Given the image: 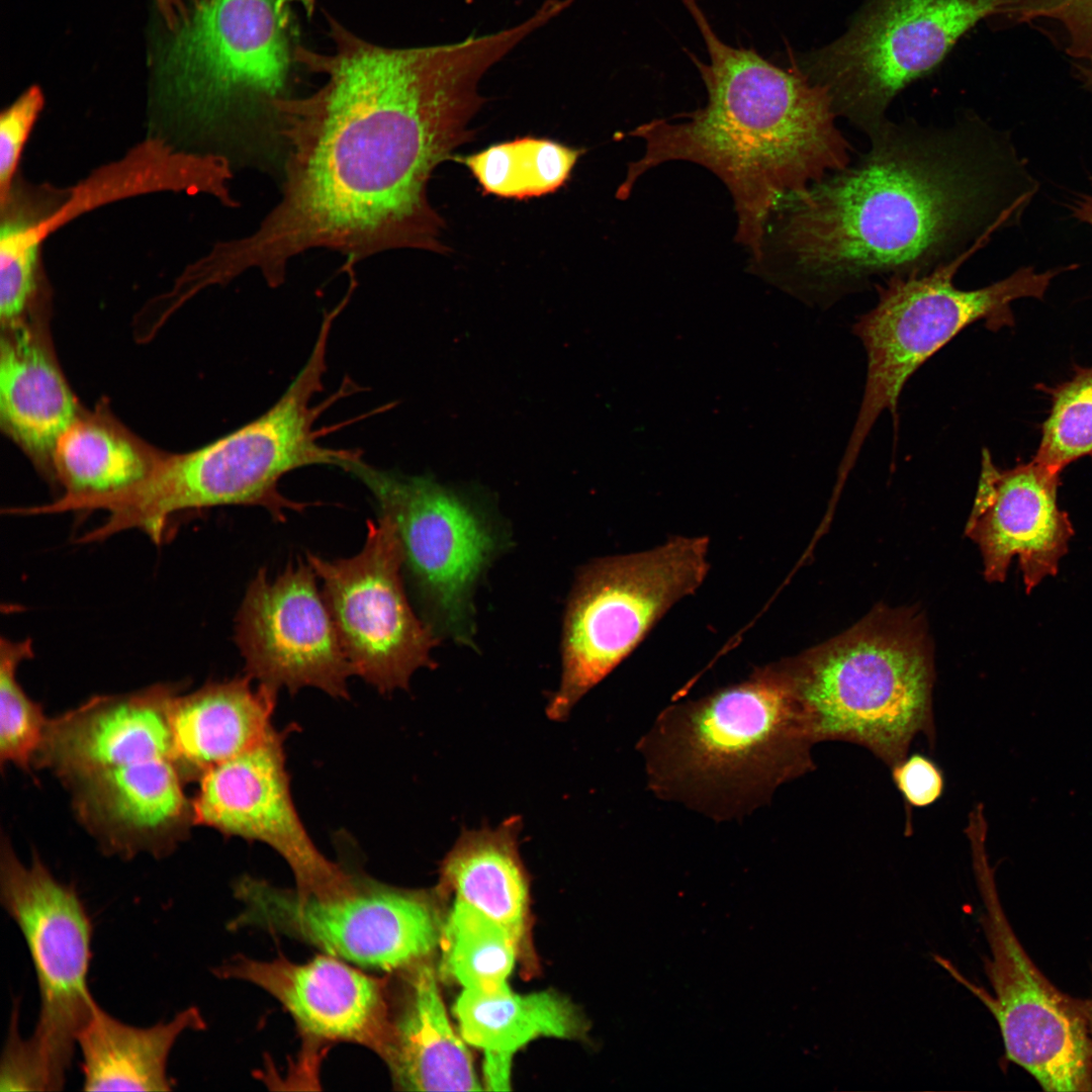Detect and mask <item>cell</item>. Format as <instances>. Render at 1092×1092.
I'll list each match as a JSON object with an SVG mask.
<instances>
[{
	"mask_svg": "<svg viewBox=\"0 0 1092 1092\" xmlns=\"http://www.w3.org/2000/svg\"><path fill=\"white\" fill-rule=\"evenodd\" d=\"M868 136L855 162L785 197L767 224L759 263L821 307L974 255L1038 189L1009 133L977 115L888 119Z\"/></svg>",
	"mask_w": 1092,
	"mask_h": 1092,
	"instance_id": "2",
	"label": "cell"
},
{
	"mask_svg": "<svg viewBox=\"0 0 1092 1092\" xmlns=\"http://www.w3.org/2000/svg\"><path fill=\"white\" fill-rule=\"evenodd\" d=\"M177 694L160 684L96 696L48 721L33 763L62 782L107 853L165 856L195 824L171 726Z\"/></svg>",
	"mask_w": 1092,
	"mask_h": 1092,
	"instance_id": "4",
	"label": "cell"
},
{
	"mask_svg": "<svg viewBox=\"0 0 1092 1092\" xmlns=\"http://www.w3.org/2000/svg\"><path fill=\"white\" fill-rule=\"evenodd\" d=\"M201 1026L195 1008L178 1013L169 1022L136 1027L114 1018L96 1004L77 1038L83 1058V1089L171 1090L167 1076L170 1052L185 1030Z\"/></svg>",
	"mask_w": 1092,
	"mask_h": 1092,
	"instance_id": "26",
	"label": "cell"
},
{
	"mask_svg": "<svg viewBox=\"0 0 1092 1092\" xmlns=\"http://www.w3.org/2000/svg\"><path fill=\"white\" fill-rule=\"evenodd\" d=\"M33 656L32 641L1 638L0 757L2 762L29 768L41 744L49 719L17 679L21 662Z\"/></svg>",
	"mask_w": 1092,
	"mask_h": 1092,
	"instance_id": "31",
	"label": "cell"
},
{
	"mask_svg": "<svg viewBox=\"0 0 1092 1092\" xmlns=\"http://www.w3.org/2000/svg\"><path fill=\"white\" fill-rule=\"evenodd\" d=\"M332 54L296 48L324 73L303 98L274 101L286 146L281 198L250 235L223 245L236 276L275 288L291 259L336 251L355 265L395 249L444 253V221L428 198L433 171L473 136L481 77L516 46L506 29L450 44L387 49L330 19Z\"/></svg>",
	"mask_w": 1092,
	"mask_h": 1092,
	"instance_id": "1",
	"label": "cell"
},
{
	"mask_svg": "<svg viewBox=\"0 0 1092 1092\" xmlns=\"http://www.w3.org/2000/svg\"><path fill=\"white\" fill-rule=\"evenodd\" d=\"M40 313L2 328L0 424L39 472L56 484L53 455L81 406L54 353Z\"/></svg>",
	"mask_w": 1092,
	"mask_h": 1092,
	"instance_id": "21",
	"label": "cell"
},
{
	"mask_svg": "<svg viewBox=\"0 0 1092 1092\" xmlns=\"http://www.w3.org/2000/svg\"><path fill=\"white\" fill-rule=\"evenodd\" d=\"M194 0H154L163 25L168 26L181 14L185 6Z\"/></svg>",
	"mask_w": 1092,
	"mask_h": 1092,
	"instance_id": "36",
	"label": "cell"
},
{
	"mask_svg": "<svg viewBox=\"0 0 1092 1092\" xmlns=\"http://www.w3.org/2000/svg\"><path fill=\"white\" fill-rule=\"evenodd\" d=\"M1042 390L1052 405L1033 460L1061 474L1072 462L1092 456V366L1076 367L1071 379Z\"/></svg>",
	"mask_w": 1092,
	"mask_h": 1092,
	"instance_id": "30",
	"label": "cell"
},
{
	"mask_svg": "<svg viewBox=\"0 0 1092 1092\" xmlns=\"http://www.w3.org/2000/svg\"><path fill=\"white\" fill-rule=\"evenodd\" d=\"M972 256L959 257L926 274L893 276L875 286L877 303L856 318L851 330L864 349L867 374L840 473H847L855 463L884 412L897 420L905 384L937 351L977 322H985L993 331L1013 325L1012 302L1042 299L1054 278L1077 268L1069 265L1038 272L1024 266L987 286L958 288L954 276Z\"/></svg>",
	"mask_w": 1092,
	"mask_h": 1092,
	"instance_id": "9",
	"label": "cell"
},
{
	"mask_svg": "<svg viewBox=\"0 0 1092 1092\" xmlns=\"http://www.w3.org/2000/svg\"><path fill=\"white\" fill-rule=\"evenodd\" d=\"M1070 209L1077 220L1092 228V193L1076 196L1070 204Z\"/></svg>",
	"mask_w": 1092,
	"mask_h": 1092,
	"instance_id": "37",
	"label": "cell"
},
{
	"mask_svg": "<svg viewBox=\"0 0 1092 1092\" xmlns=\"http://www.w3.org/2000/svg\"><path fill=\"white\" fill-rule=\"evenodd\" d=\"M1059 485L1060 473L1033 459L1001 469L983 448L966 533L979 545L988 581H1003L1015 556L1027 594L1057 574L1074 535L1069 515L1058 505Z\"/></svg>",
	"mask_w": 1092,
	"mask_h": 1092,
	"instance_id": "19",
	"label": "cell"
},
{
	"mask_svg": "<svg viewBox=\"0 0 1092 1092\" xmlns=\"http://www.w3.org/2000/svg\"><path fill=\"white\" fill-rule=\"evenodd\" d=\"M1076 69L1078 79L1092 95V60H1089L1086 64L1077 65Z\"/></svg>",
	"mask_w": 1092,
	"mask_h": 1092,
	"instance_id": "38",
	"label": "cell"
},
{
	"mask_svg": "<svg viewBox=\"0 0 1092 1092\" xmlns=\"http://www.w3.org/2000/svg\"><path fill=\"white\" fill-rule=\"evenodd\" d=\"M316 577L301 560L275 579L260 569L237 614L235 642L246 674L258 684L348 698L353 672Z\"/></svg>",
	"mask_w": 1092,
	"mask_h": 1092,
	"instance_id": "18",
	"label": "cell"
},
{
	"mask_svg": "<svg viewBox=\"0 0 1092 1092\" xmlns=\"http://www.w3.org/2000/svg\"><path fill=\"white\" fill-rule=\"evenodd\" d=\"M245 674L209 681L187 695L177 694L171 726L178 760L188 781L250 749L274 728L278 692Z\"/></svg>",
	"mask_w": 1092,
	"mask_h": 1092,
	"instance_id": "24",
	"label": "cell"
},
{
	"mask_svg": "<svg viewBox=\"0 0 1092 1092\" xmlns=\"http://www.w3.org/2000/svg\"><path fill=\"white\" fill-rule=\"evenodd\" d=\"M217 974L264 989L309 1037L360 1043L382 1058L387 1052L392 1019L383 983L339 958L320 956L294 964L284 958L262 962L238 957Z\"/></svg>",
	"mask_w": 1092,
	"mask_h": 1092,
	"instance_id": "20",
	"label": "cell"
},
{
	"mask_svg": "<svg viewBox=\"0 0 1092 1092\" xmlns=\"http://www.w3.org/2000/svg\"><path fill=\"white\" fill-rule=\"evenodd\" d=\"M331 329L318 330L313 348L279 399L264 414L193 451L167 453L153 476L139 489L117 502L109 515L114 533L138 529L155 544H162L177 514L220 506H259L275 520L285 511L307 505L286 498L278 489L287 473L311 465L346 466L361 455L357 450L322 445L329 429H317L320 416L344 392L351 381L315 404L324 389Z\"/></svg>",
	"mask_w": 1092,
	"mask_h": 1092,
	"instance_id": "6",
	"label": "cell"
},
{
	"mask_svg": "<svg viewBox=\"0 0 1092 1092\" xmlns=\"http://www.w3.org/2000/svg\"><path fill=\"white\" fill-rule=\"evenodd\" d=\"M814 744L770 663L740 682L669 705L637 749L655 797L727 822L767 806L780 787L814 769Z\"/></svg>",
	"mask_w": 1092,
	"mask_h": 1092,
	"instance_id": "5",
	"label": "cell"
},
{
	"mask_svg": "<svg viewBox=\"0 0 1092 1092\" xmlns=\"http://www.w3.org/2000/svg\"><path fill=\"white\" fill-rule=\"evenodd\" d=\"M167 453L136 437L105 408L82 410L60 437L53 455L62 494L50 504L10 508L32 516L104 510L144 485Z\"/></svg>",
	"mask_w": 1092,
	"mask_h": 1092,
	"instance_id": "22",
	"label": "cell"
},
{
	"mask_svg": "<svg viewBox=\"0 0 1092 1092\" xmlns=\"http://www.w3.org/2000/svg\"><path fill=\"white\" fill-rule=\"evenodd\" d=\"M404 1001L383 1059L407 1091H479L472 1058L447 1016L430 961L411 969Z\"/></svg>",
	"mask_w": 1092,
	"mask_h": 1092,
	"instance_id": "25",
	"label": "cell"
},
{
	"mask_svg": "<svg viewBox=\"0 0 1092 1092\" xmlns=\"http://www.w3.org/2000/svg\"><path fill=\"white\" fill-rule=\"evenodd\" d=\"M362 550L350 558L306 553L353 674L382 694L406 689L413 673L432 666L439 637L413 611L403 582V553L391 518L369 521Z\"/></svg>",
	"mask_w": 1092,
	"mask_h": 1092,
	"instance_id": "16",
	"label": "cell"
},
{
	"mask_svg": "<svg viewBox=\"0 0 1092 1092\" xmlns=\"http://www.w3.org/2000/svg\"><path fill=\"white\" fill-rule=\"evenodd\" d=\"M513 1055L499 1052H484L483 1079L488 1091H508L511 1089V1068Z\"/></svg>",
	"mask_w": 1092,
	"mask_h": 1092,
	"instance_id": "35",
	"label": "cell"
},
{
	"mask_svg": "<svg viewBox=\"0 0 1092 1092\" xmlns=\"http://www.w3.org/2000/svg\"><path fill=\"white\" fill-rule=\"evenodd\" d=\"M709 63L694 59L708 92L705 107L644 122L627 134L644 143L616 196L626 199L648 171L686 161L714 173L729 190L737 215L736 243L762 258L768 221L787 196L800 194L851 162L852 148L836 124L827 91L790 57L787 69L752 49L719 39L692 0Z\"/></svg>",
	"mask_w": 1092,
	"mask_h": 1092,
	"instance_id": "3",
	"label": "cell"
},
{
	"mask_svg": "<svg viewBox=\"0 0 1092 1092\" xmlns=\"http://www.w3.org/2000/svg\"><path fill=\"white\" fill-rule=\"evenodd\" d=\"M891 772L907 809L928 807L943 793L944 779L941 769L932 759L921 753L906 756L891 767Z\"/></svg>",
	"mask_w": 1092,
	"mask_h": 1092,
	"instance_id": "34",
	"label": "cell"
},
{
	"mask_svg": "<svg viewBox=\"0 0 1092 1092\" xmlns=\"http://www.w3.org/2000/svg\"><path fill=\"white\" fill-rule=\"evenodd\" d=\"M522 819L463 830L440 864L438 891L476 908L514 937L526 978L539 971L532 941L530 879L519 850Z\"/></svg>",
	"mask_w": 1092,
	"mask_h": 1092,
	"instance_id": "23",
	"label": "cell"
},
{
	"mask_svg": "<svg viewBox=\"0 0 1092 1092\" xmlns=\"http://www.w3.org/2000/svg\"><path fill=\"white\" fill-rule=\"evenodd\" d=\"M345 471L372 494L393 521L406 572L428 624L436 633L470 644L472 595L498 550L488 521L461 495L424 476L380 469L361 459Z\"/></svg>",
	"mask_w": 1092,
	"mask_h": 1092,
	"instance_id": "15",
	"label": "cell"
},
{
	"mask_svg": "<svg viewBox=\"0 0 1092 1092\" xmlns=\"http://www.w3.org/2000/svg\"><path fill=\"white\" fill-rule=\"evenodd\" d=\"M285 736L286 730L273 728L250 749L206 771L192 798L194 822L268 845L289 866L302 895L350 894L358 881L317 849L297 813Z\"/></svg>",
	"mask_w": 1092,
	"mask_h": 1092,
	"instance_id": "17",
	"label": "cell"
},
{
	"mask_svg": "<svg viewBox=\"0 0 1092 1092\" xmlns=\"http://www.w3.org/2000/svg\"><path fill=\"white\" fill-rule=\"evenodd\" d=\"M0 318L8 327L24 318L38 290L40 243L50 218L12 188L1 202Z\"/></svg>",
	"mask_w": 1092,
	"mask_h": 1092,
	"instance_id": "29",
	"label": "cell"
},
{
	"mask_svg": "<svg viewBox=\"0 0 1092 1092\" xmlns=\"http://www.w3.org/2000/svg\"><path fill=\"white\" fill-rule=\"evenodd\" d=\"M43 106L38 86L26 89L0 117V202L10 193L22 149Z\"/></svg>",
	"mask_w": 1092,
	"mask_h": 1092,
	"instance_id": "32",
	"label": "cell"
},
{
	"mask_svg": "<svg viewBox=\"0 0 1092 1092\" xmlns=\"http://www.w3.org/2000/svg\"><path fill=\"white\" fill-rule=\"evenodd\" d=\"M453 1011L461 1037L483 1052L514 1055L537 1037L581 1039L588 1029L581 1012L552 990L520 995L511 988L497 994L464 989Z\"/></svg>",
	"mask_w": 1092,
	"mask_h": 1092,
	"instance_id": "27",
	"label": "cell"
},
{
	"mask_svg": "<svg viewBox=\"0 0 1092 1092\" xmlns=\"http://www.w3.org/2000/svg\"><path fill=\"white\" fill-rule=\"evenodd\" d=\"M1086 1004H1087L1089 1033H1090V1039H1091V1044H1092V998H1091V1000L1086 1001Z\"/></svg>",
	"mask_w": 1092,
	"mask_h": 1092,
	"instance_id": "39",
	"label": "cell"
},
{
	"mask_svg": "<svg viewBox=\"0 0 1092 1092\" xmlns=\"http://www.w3.org/2000/svg\"><path fill=\"white\" fill-rule=\"evenodd\" d=\"M1016 0H862L844 31L793 60L837 117L868 135L905 88L935 71L981 21L1012 20Z\"/></svg>",
	"mask_w": 1092,
	"mask_h": 1092,
	"instance_id": "10",
	"label": "cell"
},
{
	"mask_svg": "<svg viewBox=\"0 0 1092 1092\" xmlns=\"http://www.w3.org/2000/svg\"><path fill=\"white\" fill-rule=\"evenodd\" d=\"M708 554L706 537L678 536L582 568L565 613L562 674L546 709L550 719H565L673 605L702 584Z\"/></svg>",
	"mask_w": 1092,
	"mask_h": 1092,
	"instance_id": "11",
	"label": "cell"
},
{
	"mask_svg": "<svg viewBox=\"0 0 1092 1092\" xmlns=\"http://www.w3.org/2000/svg\"><path fill=\"white\" fill-rule=\"evenodd\" d=\"M440 974L486 994L510 989L507 979L519 952L514 937L502 925L460 900L446 915L440 943Z\"/></svg>",
	"mask_w": 1092,
	"mask_h": 1092,
	"instance_id": "28",
	"label": "cell"
},
{
	"mask_svg": "<svg viewBox=\"0 0 1092 1092\" xmlns=\"http://www.w3.org/2000/svg\"><path fill=\"white\" fill-rule=\"evenodd\" d=\"M814 743L861 745L890 768L934 738L933 663L913 615L879 610L838 637L772 663Z\"/></svg>",
	"mask_w": 1092,
	"mask_h": 1092,
	"instance_id": "7",
	"label": "cell"
},
{
	"mask_svg": "<svg viewBox=\"0 0 1092 1092\" xmlns=\"http://www.w3.org/2000/svg\"><path fill=\"white\" fill-rule=\"evenodd\" d=\"M1 902L19 927L39 989L34 1031L23 1038L30 1061L51 1091L62 1090L78 1034L97 1004L87 984L92 926L76 890L34 856L20 861L3 840Z\"/></svg>",
	"mask_w": 1092,
	"mask_h": 1092,
	"instance_id": "14",
	"label": "cell"
},
{
	"mask_svg": "<svg viewBox=\"0 0 1092 1092\" xmlns=\"http://www.w3.org/2000/svg\"><path fill=\"white\" fill-rule=\"evenodd\" d=\"M283 0H194L153 35L155 123L187 134L233 131L284 97L289 70ZM279 122V121H278Z\"/></svg>",
	"mask_w": 1092,
	"mask_h": 1092,
	"instance_id": "8",
	"label": "cell"
},
{
	"mask_svg": "<svg viewBox=\"0 0 1092 1092\" xmlns=\"http://www.w3.org/2000/svg\"><path fill=\"white\" fill-rule=\"evenodd\" d=\"M235 895L243 910L233 928L256 926L310 943L330 956L384 971L431 961L440 947L445 897L358 881L350 894L321 898L243 877Z\"/></svg>",
	"mask_w": 1092,
	"mask_h": 1092,
	"instance_id": "13",
	"label": "cell"
},
{
	"mask_svg": "<svg viewBox=\"0 0 1092 1092\" xmlns=\"http://www.w3.org/2000/svg\"><path fill=\"white\" fill-rule=\"evenodd\" d=\"M974 875L982 900L981 925L990 956L985 972L990 994L971 983L950 962L935 961L990 1010L1006 1058L1046 1091H1092V1044L1086 1002L1057 989L1024 950L1000 902L986 850L987 826L967 829Z\"/></svg>",
	"mask_w": 1092,
	"mask_h": 1092,
	"instance_id": "12",
	"label": "cell"
},
{
	"mask_svg": "<svg viewBox=\"0 0 1092 1092\" xmlns=\"http://www.w3.org/2000/svg\"><path fill=\"white\" fill-rule=\"evenodd\" d=\"M1049 18L1062 24L1068 34V53L1092 60V0H1017L1012 21Z\"/></svg>",
	"mask_w": 1092,
	"mask_h": 1092,
	"instance_id": "33",
	"label": "cell"
}]
</instances>
